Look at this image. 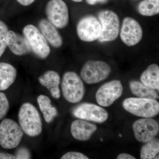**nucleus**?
Instances as JSON below:
<instances>
[{"label": "nucleus", "instance_id": "f257e3e1", "mask_svg": "<svg viewBox=\"0 0 159 159\" xmlns=\"http://www.w3.org/2000/svg\"><path fill=\"white\" fill-rule=\"evenodd\" d=\"M20 126L29 136H38L41 134L43 124L39 112L33 104L26 102L21 106L18 114Z\"/></svg>", "mask_w": 159, "mask_h": 159}, {"label": "nucleus", "instance_id": "f03ea898", "mask_svg": "<svg viewBox=\"0 0 159 159\" xmlns=\"http://www.w3.org/2000/svg\"><path fill=\"white\" fill-rule=\"evenodd\" d=\"M122 106L128 112L143 118H153L159 113V103L156 99L131 97L125 99Z\"/></svg>", "mask_w": 159, "mask_h": 159}, {"label": "nucleus", "instance_id": "7ed1b4c3", "mask_svg": "<svg viewBox=\"0 0 159 159\" xmlns=\"http://www.w3.org/2000/svg\"><path fill=\"white\" fill-rule=\"evenodd\" d=\"M61 87L63 96L69 102L77 103L83 98L85 93L84 84L75 72L69 71L64 74Z\"/></svg>", "mask_w": 159, "mask_h": 159}, {"label": "nucleus", "instance_id": "20e7f679", "mask_svg": "<svg viewBox=\"0 0 159 159\" xmlns=\"http://www.w3.org/2000/svg\"><path fill=\"white\" fill-rule=\"evenodd\" d=\"M24 133L20 125L13 120L4 119L0 123V145L5 149L15 148L21 141Z\"/></svg>", "mask_w": 159, "mask_h": 159}, {"label": "nucleus", "instance_id": "39448f33", "mask_svg": "<svg viewBox=\"0 0 159 159\" xmlns=\"http://www.w3.org/2000/svg\"><path fill=\"white\" fill-rule=\"evenodd\" d=\"M98 18L101 26V34L98 39L99 41L111 42L116 39L120 28L118 15L111 10H103L99 12Z\"/></svg>", "mask_w": 159, "mask_h": 159}, {"label": "nucleus", "instance_id": "423d86ee", "mask_svg": "<svg viewBox=\"0 0 159 159\" xmlns=\"http://www.w3.org/2000/svg\"><path fill=\"white\" fill-rule=\"evenodd\" d=\"M111 71V67L106 62L90 60L84 64L80 72V76L86 83L95 84L106 79Z\"/></svg>", "mask_w": 159, "mask_h": 159}, {"label": "nucleus", "instance_id": "0eeeda50", "mask_svg": "<svg viewBox=\"0 0 159 159\" xmlns=\"http://www.w3.org/2000/svg\"><path fill=\"white\" fill-rule=\"evenodd\" d=\"M24 36L28 40L31 51L39 58L45 59L51 52L47 40L39 29L32 25L26 26L23 29Z\"/></svg>", "mask_w": 159, "mask_h": 159}, {"label": "nucleus", "instance_id": "6e6552de", "mask_svg": "<svg viewBox=\"0 0 159 159\" xmlns=\"http://www.w3.org/2000/svg\"><path fill=\"white\" fill-rule=\"evenodd\" d=\"M46 13L49 21L56 28L63 29L68 25V8L62 0H50L46 6Z\"/></svg>", "mask_w": 159, "mask_h": 159}, {"label": "nucleus", "instance_id": "1a4fd4ad", "mask_svg": "<svg viewBox=\"0 0 159 159\" xmlns=\"http://www.w3.org/2000/svg\"><path fill=\"white\" fill-rule=\"evenodd\" d=\"M123 93L121 81L113 80L101 86L96 94L97 103L103 107L110 106L119 99Z\"/></svg>", "mask_w": 159, "mask_h": 159}, {"label": "nucleus", "instance_id": "9d476101", "mask_svg": "<svg viewBox=\"0 0 159 159\" xmlns=\"http://www.w3.org/2000/svg\"><path fill=\"white\" fill-rule=\"evenodd\" d=\"M101 31L100 22L93 16H87L83 17L77 24V35L84 42H91L98 39Z\"/></svg>", "mask_w": 159, "mask_h": 159}, {"label": "nucleus", "instance_id": "9b49d317", "mask_svg": "<svg viewBox=\"0 0 159 159\" xmlns=\"http://www.w3.org/2000/svg\"><path fill=\"white\" fill-rule=\"evenodd\" d=\"M73 114L78 119L98 123L104 122L108 118L105 109L93 103H83L77 106L73 110Z\"/></svg>", "mask_w": 159, "mask_h": 159}, {"label": "nucleus", "instance_id": "f8f14e48", "mask_svg": "<svg viewBox=\"0 0 159 159\" xmlns=\"http://www.w3.org/2000/svg\"><path fill=\"white\" fill-rule=\"evenodd\" d=\"M132 127L135 138L137 141L143 143L155 139L159 131L158 122L149 118L137 120Z\"/></svg>", "mask_w": 159, "mask_h": 159}, {"label": "nucleus", "instance_id": "ddd939ff", "mask_svg": "<svg viewBox=\"0 0 159 159\" xmlns=\"http://www.w3.org/2000/svg\"><path fill=\"white\" fill-rule=\"evenodd\" d=\"M143 37V30L139 22L133 18L123 20L120 31V38L125 44L132 47L139 43Z\"/></svg>", "mask_w": 159, "mask_h": 159}, {"label": "nucleus", "instance_id": "4468645a", "mask_svg": "<svg viewBox=\"0 0 159 159\" xmlns=\"http://www.w3.org/2000/svg\"><path fill=\"white\" fill-rule=\"evenodd\" d=\"M6 43L10 51L17 56L29 54L31 51L29 42L25 37L12 31H9L7 33Z\"/></svg>", "mask_w": 159, "mask_h": 159}, {"label": "nucleus", "instance_id": "2eb2a0df", "mask_svg": "<svg viewBox=\"0 0 159 159\" xmlns=\"http://www.w3.org/2000/svg\"><path fill=\"white\" fill-rule=\"evenodd\" d=\"M97 129L95 124L77 119L72 122L70 130L74 139L80 141H86L90 139Z\"/></svg>", "mask_w": 159, "mask_h": 159}, {"label": "nucleus", "instance_id": "dca6fc26", "mask_svg": "<svg viewBox=\"0 0 159 159\" xmlns=\"http://www.w3.org/2000/svg\"><path fill=\"white\" fill-rule=\"evenodd\" d=\"M39 81L43 86L49 91L52 97L56 99H59L61 96L59 88L61 78L59 74L55 71H47L39 78Z\"/></svg>", "mask_w": 159, "mask_h": 159}, {"label": "nucleus", "instance_id": "f3484780", "mask_svg": "<svg viewBox=\"0 0 159 159\" xmlns=\"http://www.w3.org/2000/svg\"><path fill=\"white\" fill-rule=\"evenodd\" d=\"M39 31L51 45L55 48L62 46L63 40L61 36L55 26L49 20L43 19L39 23Z\"/></svg>", "mask_w": 159, "mask_h": 159}, {"label": "nucleus", "instance_id": "a211bd4d", "mask_svg": "<svg viewBox=\"0 0 159 159\" xmlns=\"http://www.w3.org/2000/svg\"><path fill=\"white\" fill-rule=\"evenodd\" d=\"M17 71L10 64L0 62V90L9 88L15 81Z\"/></svg>", "mask_w": 159, "mask_h": 159}, {"label": "nucleus", "instance_id": "6ab92c4d", "mask_svg": "<svg viewBox=\"0 0 159 159\" xmlns=\"http://www.w3.org/2000/svg\"><path fill=\"white\" fill-rule=\"evenodd\" d=\"M143 84L154 90L159 89V67L156 64L150 65L142 73L140 77Z\"/></svg>", "mask_w": 159, "mask_h": 159}, {"label": "nucleus", "instance_id": "aec40b11", "mask_svg": "<svg viewBox=\"0 0 159 159\" xmlns=\"http://www.w3.org/2000/svg\"><path fill=\"white\" fill-rule=\"evenodd\" d=\"M37 100L46 122L48 123L52 122L54 118L57 116V111L51 104V99L45 95H40L37 97Z\"/></svg>", "mask_w": 159, "mask_h": 159}, {"label": "nucleus", "instance_id": "412c9836", "mask_svg": "<svg viewBox=\"0 0 159 159\" xmlns=\"http://www.w3.org/2000/svg\"><path fill=\"white\" fill-rule=\"evenodd\" d=\"M129 88L132 93L139 98L157 99L159 96L153 89L145 85L142 82L132 80L129 82Z\"/></svg>", "mask_w": 159, "mask_h": 159}, {"label": "nucleus", "instance_id": "4be33fe9", "mask_svg": "<svg viewBox=\"0 0 159 159\" xmlns=\"http://www.w3.org/2000/svg\"><path fill=\"white\" fill-rule=\"evenodd\" d=\"M146 143L141 148V159H154L159 152V139L155 138Z\"/></svg>", "mask_w": 159, "mask_h": 159}, {"label": "nucleus", "instance_id": "5701e85b", "mask_svg": "<svg viewBox=\"0 0 159 159\" xmlns=\"http://www.w3.org/2000/svg\"><path fill=\"white\" fill-rule=\"evenodd\" d=\"M139 13L144 16H151L158 14L159 0H145L138 6Z\"/></svg>", "mask_w": 159, "mask_h": 159}, {"label": "nucleus", "instance_id": "b1692460", "mask_svg": "<svg viewBox=\"0 0 159 159\" xmlns=\"http://www.w3.org/2000/svg\"><path fill=\"white\" fill-rule=\"evenodd\" d=\"M8 28L5 23L0 20V57L2 56L7 47L6 37Z\"/></svg>", "mask_w": 159, "mask_h": 159}, {"label": "nucleus", "instance_id": "393cba45", "mask_svg": "<svg viewBox=\"0 0 159 159\" xmlns=\"http://www.w3.org/2000/svg\"><path fill=\"white\" fill-rule=\"evenodd\" d=\"M9 101L6 95L0 92V120L6 116L9 111Z\"/></svg>", "mask_w": 159, "mask_h": 159}, {"label": "nucleus", "instance_id": "a878e982", "mask_svg": "<svg viewBox=\"0 0 159 159\" xmlns=\"http://www.w3.org/2000/svg\"><path fill=\"white\" fill-rule=\"evenodd\" d=\"M85 155L77 152H70L63 155L61 159H89Z\"/></svg>", "mask_w": 159, "mask_h": 159}, {"label": "nucleus", "instance_id": "bb28decb", "mask_svg": "<svg viewBox=\"0 0 159 159\" xmlns=\"http://www.w3.org/2000/svg\"><path fill=\"white\" fill-rule=\"evenodd\" d=\"M16 159H29L31 158V154L28 148L25 147H21L19 148L16 152L15 155Z\"/></svg>", "mask_w": 159, "mask_h": 159}, {"label": "nucleus", "instance_id": "cd10ccee", "mask_svg": "<svg viewBox=\"0 0 159 159\" xmlns=\"http://www.w3.org/2000/svg\"><path fill=\"white\" fill-rule=\"evenodd\" d=\"M15 156L13 155L6 152H0V159H14Z\"/></svg>", "mask_w": 159, "mask_h": 159}, {"label": "nucleus", "instance_id": "c85d7f7f", "mask_svg": "<svg viewBox=\"0 0 159 159\" xmlns=\"http://www.w3.org/2000/svg\"><path fill=\"white\" fill-rule=\"evenodd\" d=\"M117 159H136V158L127 153L120 154L117 157Z\"/></svg>", "mask_w": 159, "mask_h": 159}, {"label": "nucleus", "instance_id": "c756f323", "mask_svg": "<svg viewBox=\"0 0 159 159\" xmlns=\"http://www.w3.org/2000/svg\"><path fill=\"white\" fill-rule=\"evenodd\" d=\"M108 0H86V2L89 4L91 5H95L97 3L104 4L108 2Z\"/></svg>", "mask_w": 159, "mask_h": 159}, {"label": "nucleus", "instance_id": "7c9ffc66", "mask_svg": "<svg viewBox=\"0 0 159 159\" xmlns=\"http://www.w3.org/2000/svg\"><path fill=\"white\" fill-rule=\"evenodd\" d=\"M35 0H17L18 2L24 6H28L34 2Z\"/></svg>", "mask_w": 159, "mask_h": 159}, {"label": "nucleus", "instance_id": "2f4dec72", "mask_svg": "<svg viewBox=\"0 0 159 159\" xmlns=\"http://www.w3.org/2000/svg\"><path fill=\"white\" fill-rule=\"evenodd\" d=\"M71 1L76 2H82L83 0H71Z\"/></svg>", "mask_w": 159, "mask_h": 159}, {"label": "nucleus", "instance_id": "473e14b6", "mask_svg": "<svg viewBox=\"0 0 159 159\" xmlns=\"http://www.w3.org/2000/svg\"><path fill=\"white\" fill-rule=\"evenodd\" d=\"M100 141H101V142H102V141H103V139H100Z\"/></svg>", "mask_w": 159, "mask_h": 159}, {"label": "nucleus", "instance_id": "72a5a7b5", "mask_svg": "<svg viewBox=\"0 0 159 159\" xmlns=\"http://www.w3.org/2000/svg\"><path fill=\"white\" fill-rule=\"evenodd\" d=\"M119 136H120V137H121L122 136V135L121 134H119Z\"/></svg>", "mask_w": 159, "mask_h": 159}]
</instances>
